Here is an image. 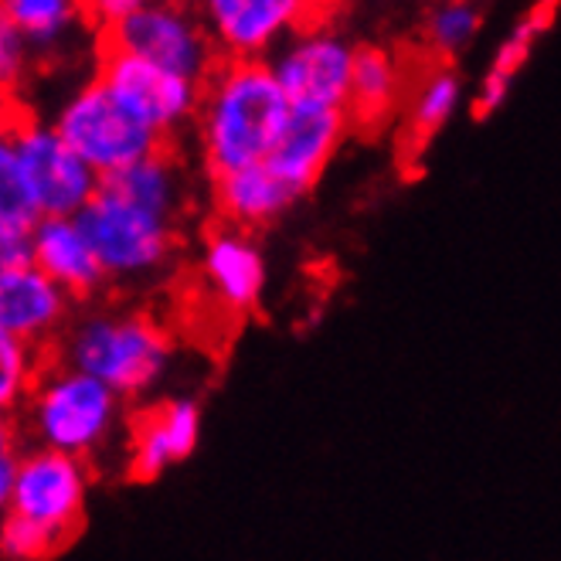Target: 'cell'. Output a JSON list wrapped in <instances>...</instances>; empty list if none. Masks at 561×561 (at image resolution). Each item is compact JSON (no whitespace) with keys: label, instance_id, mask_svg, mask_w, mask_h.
<instances>
[{"label":"cell","instance_id":"obj_30","mask_svg":"<svg viewBox=\"0 0 561 561\" xmlns=\"http://www.w3.org/2000/svg\"><path fill=\"white\" fill-rule=\"evenodd\" d=\"M18 446H21L18 422L11 415H0V453H14Z\"/></svg>","mask_w":561,"mask_h":561},{"label":"cell","instance_id":"obj_22","mask_svg":"<svg viewBox=\"0 0 561 561\" xmlns=\"http://www.w3.org/2000/svg\"><path fill=\"white\" fill-rule=\"evenodd\" d=\"M4 14L21 31V38L31 45H55L69 31L85 21L82 8L72 0H8Z\"/></svg>","mask_w":561,"mask_h":561},{"label":"cell","instance_id":"obj_21","mask_svg":"<svg viewBox=\"0 0 561 561\" xmlns=\"http://www.w3.org/2000/svg\"><path fill=\"white\" fill-rule=\"evenodd\" d=\"M483 24V11L477 4H467V0H449V4H439L425 14V27H422V42L436 61H446L453 55H459L463 48L473 45V38L480 35Z\"/></svg>","mask_w":561,"mask_h":561},{"label":"cell","instance_id":"obj_29","mask_svg":"<svg viewBox=\"0 0 561 561\" xmlns=\"http://www.w3.org/2000/svg\"><path fill=\"white\" fill-rule=\"evenodd\" d=\"M14 459H18V449H14V453H0V517H4V514H8V507H11Z\"/></svg>","mask_w":561,"mask_h":561},{"label":"cell","instance_id":"obj_14","mask_svg":"<svg viewBox=\"0 0 561 561\" xmlns=\"http://www.w3.org/2000/svg\"><path fill=\"white\" fill-rule=\"evenodd\" d=\"M202 283L225 313H252L266 289V259L249 232L228 225L208 228L202 242Z\"/></svg>","mask_w":561,"mask_h":561},{"label":"cell","instance_id":"obj_18","mask_svg":"<svg viewBox=\"0 0 561 561\" xmlns=\"http://www.w3.org/2000/svg\"><path fill=\"white\" fill-rule=\"evenodd\" d=\"M405 65L385 45H357L351 92H347V126L351 129H378L385 126L405 99Z\"/></svg>","mask_w":561,"mask_h":561},{"label":"cell","instance_id":"obj_13","mask_svg":"<svg viewBox=\"0 0 561 561\" xmlns=\"http://www.w3.org/2000/svg\"><path fill=\"white\" fill-rule=\"evenodd\" d=\"M351 134L344 113H327V110H289L286 126L262 160L266 168L296 194V202L320 181L327 163L341 150L344 137Z\"/></svg>","mask_w":561,"mask_h":561},{"label":"cell","instance_id":"obj_19","mask_svg":"<svg viewBox=\"0 0 561 561\" xmlns=\"http://www.w3.org/2000/svg\"><path fill=\"white\" fill-rule=\"evenodd\" d=\"M296 194L266 168V163H252V168L211 178V205L218 215V225L239 228V232H255L266 228L276 218L289 211Z\"/></svg>","mask_w":561,"mask_h":561},{"label":"cell","instance_id":"obj_4","mask_svg":"<svg viewBox=\"0 0 561 561\" xmlns=\"http://www.w3.org/2000/svg\"><path fill=\"white\" fill-rule=\"evenodd\" d=\"M99 48L140 58L197 85L221 61L202 14L181 4H144V0H137V8L126 18L99 31Z\"/></svg>","mask_w":561,"mask_h":561},{"label":"cell","instance_id":"obj_23","mask_svg":"<svg viewBox=\"0 0 561 561\" xmlns=\"http://www.w3.org/2000/svg\"><path fill=\"white\" fill-rule=\"evenodd\" d=\"M45 365L48 351L27 347L0 330V415L18 419Z\"/></svg>","mask_w":561,"mask_h":561},{"label":"cell","instance_id":"obj_28","mask_svg":"<svg viewBox=\"0 0 561 561\" xmlns=\"http://www.w3.org/2000/svg\"><path fill=\"white\" fill-rule=\"evenodd\" d=\"M31 228H35V225H31ZM31 228L0 225V270L27 266V262H31Z\"/></svg>","mask_w":561,"mask_h":561},{"label":"cell","instance_id":"obj_10","mask_svg":"<svg viewBox=\"0 0 561 561\" xmlns=\"http://www.w3.org/2000/svg\"><path fill=\"white\" fill-rule=\"evenodd\" d=\"M92 79L163 144H178V137L194 123L197 99H202L197 82H187L181 76L157 69V65L110 48H99V65Z\"/></svg>","mask_w":561,"mask_h":561},{"label":"cell","instance_id":"obj_20","mask_svg":"<svg viewBox=\"0 0 561 561\" xmlns=\"http://www.w3.org/2000/svg\"><path fill=\"white\" fill-rule=\"evenodd\" d=\"M459 99H463V82H459L456 69L446 61H428L422 76L405 85V126H402V153L419 157L422 147L433 140L439 129L456 113Z\"/></svg>","mask_w":561,"mask_h":561},{"label":"cell","instance_id":"obj_9","mask_svg":"<svg viewBox=\"0 0 561 561\" xmlns=\"http://www.w3.org/2000/svg\"><path fill=\"white\" fill-rule=\"evenodd\" d=\"M8 126L11 144L18 150V163L24 174V187L31 208L38 218H76L99 194V178L65 147V140L51 129V123L38 119H0Z\"/></svg>","mask_w":561,"mask_h":561},{"label":"cell","instance_id":"obj_5","mask_svg":"<svg viewBox=\"0 0 561 561\" xmlns=\"http://www.w3.org/2000/svg\"><path fill=\"white\" fill-rule=\"evenodd\" d=\"M354 48L341 31L327 27L320 11L283 38L266 58L273 82L279 85L289 110L344 113L351 92Z\"/></svg>","mask_w":561,"mask_h":561},{"label":"cell","instance_id":"obj_8","mask_svg":"<svg viewBox=\"0 0 561 561\" xmlns=\"http://www.w3.org/2000/svg\"><path fill=\"white\" fill-rule=\"evenodd\" d=\"M89 490V459H76L38 446H18L8 514L51 527V531L76 541L85 524Z\"/></svg>","mask_w":561,"mask_h":561},{"label":"cell","instance_id":"obj_6","mask_svg":"<svg viewBox=\"0 0 561 561\" xmlns=\"http://www.w3.org/2000/svg\"><path fill=\"white\" fill-rule=\"evenodd\" d=\"M82 236L110 279H144L160 273L174 259L178 249V228L160 221L119 197L99 191L92 202L76 215Z\"/></svg>","mask_w":561,"mask_h":561},{"label":"cell","instance_id":"obj_7","mask_svg":"<svg viewBox=\"0 0 561 561\" xmlns=\"http://www.w3.org/2000/svg\"><path fill=\"white\" fill-rule=\"evenodd\" d=\"M51 129L99 181L150 157L160 147H171L153 137L140 119L129 116L95 79L61 106Z\"/></svg>","mask_w":561,"mask_h":561},{"label":"cell","instance_id":"obj_17","mask_svg":"<svg viewBox=\"0 0 561 561\" xmlns=\"http://www.w3.org/2000/svg\"><path fill=\"white\" fill-rule=\"evenodd\" d=\"M31 266L51 279L69 300H85L106 286V276L76 218H38L31 228Z\"/></svg>","mask_w":561,"mask_h":561},{"label":"cell","instance_id":"obj_26","mask_svg":"<svg viewBox=\"0 0 561 561\" xmlns=\"http://www.w3.org/2000/svg\"><path fill=\"white\" fill-rule=\"evenodd\" d=\"M38 221L31 197L24 187V174L18 163V150L11 144L8 126L0 123V225H24L31 228Z\"/></svg>","mask_w":561,"mask_h":561},{"label":"cell","instance_id":"obj_12","mask_svg":"<svg viewBox=\"0 0 561 561\" xmlns=\"http://www.w3.org/2000/svg\"><path fill=\"white\" fill-rule=\"evenodd\" d=\"M202 439V405L194 399H171L147 405L129 419V443H126V477L137 483L157 480L187 459Z\"/></svg>","mask_w":561,"mask_h":561},{"label":"cell","instance_id":"obj_16","mask_svg":"<svg viewBox=\"0 0 561 561\" xmlns=\"http://www.w3.org/2000/svg\"><path fill=\"white\" fill-rule=\"evenodd\" d=\"M99 191H106V194L119 197V202L134 205L174 228L181 225V218L187 215V205H191V181L181 163L178 144L160 147L150 157L103 178L99 181Z\"/></svg>","mask_w":561,"mask_h":561},{"label":"cell","instance_id":"obj_24","mask_svg":"<svg viewBox=\"0 0 561 561\" xmlns=\"http://www.w3.org/2000/svg\"><path fill=\"white\" fill-rule=\"evenodd\" d=\"M551 21H554V4H538L531 14H524V18L507 31V38L501 42L497 55H493L490 69H486V79H493V82H501V85L511 89L514 76L524 69V61L531 58L538 38L551 27Z\"/></svg>","mask_w":561,"mask_h":561},{"label":"cell","instance_id":"obj_3","mask_svg":"<svg viewBox=\"0 0 561 561\" xmlns=\"http://www.w3.org/2000/svg\"><path fill=\"white\" fill-rule=\"evenodd\" d=\"M123 419V399L103 381H95L48 354L24 409L18 412V436L27 446L92 459L103 449Z\"/></svg>","mask_w":561,"mask_h":561},{"label":"cell","instance_id":"obj_25","mask_svg":"<svg viewBox=\"0 0 561 561\" xmlns=\"http://www.w3.org/2000/svg\"><path fill=\"white\" fill-rule=\"evenodd\" d=\"M69 545H72V538H65L35 520H24L14 514L0 517V554L8 561H48V558L61 554Z\"/></svg>","mask_w":561,"mask_h":561},{"label":"cell","instance_id":"obj_11","mask_svg":"<svg viewBox=\"0 0 561 561\" xmlns=\"http://www.w3.org/2000/svg\"><path fill=\"white\" fill-rule=\"evenodd\" d=\"M202 24L225 61H266L273 48L317 11L300 0H211Z\"/></svg>","mask_w":561,"mask_h":561},{"label":"cell","instance_id":"obj_27","mask_svg":"<svg viewBox=\"0 0 561 561\" xmlns=\"http://www.w3.org/2000/svg\"><path fill=\"white\" fill-rule=\"evenodd\" d=\"M27 51H31L27 42L21 38V31L4 14V4H0V95L11 92L24 79Z\"/></svg>","mask_w":561,"mask_h":561},{"label":"cell","instance_id":"obj_15","mask_svg":"<svg viewBox=\"0 0 561 561\" xmlns=\"http://www.w3.org/2000/svg\"><path fill=\"white\" fill-rule=\"evenodd\" d=\"M72 300L35 266L0 270V330L14 341L51 351L69 323Z\"/></svg>","mask_w":561,"mask_h":561},{"label":"cell","instance_id":"obj_1","mask_svg":"<svg viewBox=\"0 0 561 561\" xmlns=\"http://www.w3.org/2000/svg\"><path fill=\"white\" fill-rule=\"evenodd\" d=\"M286 116L289 106L266 61L221 58L202 82L191 123L208 181L266 160Z\"/></svg>","mask_w":561,"mask_h":561},{"label":"cell","instance_id":"obj_2","mask_svg":"<svg viewBox=\"0 0 561 561\" xmlns=\"http://www.w3.org/2000/svg\"><path fill=\"white\" fill-rule=\"evenodd\" d=\"M48 354L119 399H140L171 365V337L147 313H89L55 341Z\"/></svg>","mask_w":561,"mask_h":561}]
</instances>
